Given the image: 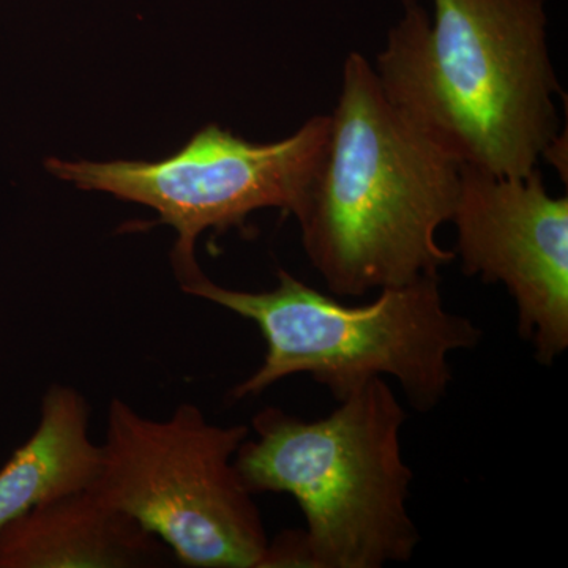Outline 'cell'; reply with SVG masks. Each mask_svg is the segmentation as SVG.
<instances>
[{"mask_svg": "<svg viewBox=\"0 0 568 568\" xmlns=\"http://www.w3.org/2000/svg\"><path fill=\"white\" fill-rule=\"evenodd\" d=\"M250 426L211 424L183 403L155 420L114 398L93 491L186 567L264 568L268 538L235 455Z\"/></svg>", "mask_w": 568, "mask_h": 568, "instance_id": "5b68a950", "label": "cell"}, {"mask_svg": "<svg viewBox=\"0 0 568 568\" xmlns=\"http://www.w3.org/2000/svg\"><path fill=\"white\" fill-rule=\"evenodd\" d=\"M459 163L387 99L361 52L342 91L315 179L295 220L310 263L336 297L439 275L457 260L437 242L457 203Z\"/></svg>", "mask_w": 568, "mask_h": 568, "instance_id": "7a4b0ae2", "label": "cell"}, {"mask_svg": "<svg viewBox=\"0 0 568 568\" xmlns=\"http://www.w3.org/2000/svg\"><path fill=\"white\" fill-rule=\"evenodd\" d=\"M403 0L376 59L384 93L459 164L526 178L559 132L545 0Z\"/></svg>", "mask_w": 568, "mask_h": 568, "instance_id": "6da1fadb", "label": "cell"}, {"mask_svg": "<svg viewBox=\"0 0 568 568\" xmlns=\"http://www.w3.org/2000/svg\"><path fill=\"white\" fill-rule=\"evenodd\" d=\"M89 418L80 390L62 384L48 388L36 432L0 467V529L40 504L95 484L102 446L89 435Z\"/></svg>", "mask_w": 568, "mask_h": 568, "instance_id": "9c48e42d", "label": "cell"}, {"mask_svg": "<svg viewBox=\"0 0 568 568\" xmlns=\"http://www.w3.org/2000/svg\"><path fill=\"white\" fill-rule=\"evenodd\" d=\"M336 403L317 420L265 407L235 467L253 495L294 497L305 518V567L407 562L420 534L407 508L414 474L403 457L405 409L384 377Z\"/></svg>", "mask_w": 568, "mask_h": 568, "instance_id": "3957f363", "label": "cell"}, {"mask_svg": "<svg viewBox=\"0 0 568 568\" xmlns=\"http://www.w3.org/2000/svg\"><path fill=\"white\" fill-rule=\"evenodd\" d=\"M271 291L227 290L197 272L183 293L204 298L257 325L264 362L230 392L233 402L260 395L280 381L312 376L339 402L375 377H392L418 413L443 403L454 383L450 357L476 349L484 332L448 312L439 275L381 290L375 301L346 305L276 272Z\"/></svg>", "mask_w": 568, "mask_h": 568, "instance_id": "277c9868", "label": "cell"}, {"mask_svg": "<svg viewBox=\"0 0 568 568\" xmlns=\"http://www.w3.org/2000/svg\"><path fill=\"white\" fill-rule=\"evenodd\" d=\"M170 549L92 488L40 504L0 529V568L159 567Z\"/></svg>", "mask_w": 568, "mask_h": 568, "instance_id": "ba28073f", "label": "cell"}, {"mask_svg": "<svg viewBox=\"0 0 568 568\" xmlns=\"http://www.w3.org/2000/svg\"><path fill=\"white\" fill-rule=\"evenodd\" d=\"M455 256L463 274L500 283L517 306L518 334L538 364L568 349V197L541 171L506 178L459 164Z\"/></svg>", "mask_w": 568, "mask_h": 568, "instance_id": "52a82bcc", "label": "cell"}, {"mask_svg": "<svg viewBox=\"0 0 568 568\" xmlns=\"http://www.w3.org/2000/svg\"><path fill=\"white\" fill-rule=\"evenodd\" d=\"M331 132V115L308 119L282 141L256 144L219 125L204 126L162 162H62L48 170L81 190L114 194L159 212L178 233L173 264L179 280L200 272L194 256L205 230L244 226L250 213L275 207L298 215Z\"/></svg>", "mask_w": 568, "mask_h": 568, "instance_id": "8992f818", "label": "cell"}]
</instances>
